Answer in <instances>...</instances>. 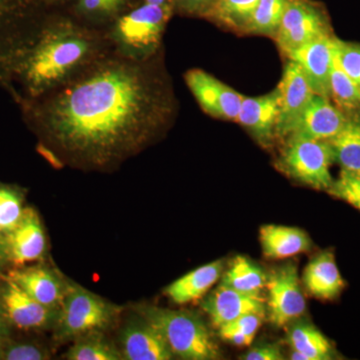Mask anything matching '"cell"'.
Masks as SVG:
<instances>
[{
	"instance_id": "obj_1",
	"label": "cell",
	"mask_w": 360,
	"mask_h": 360,
	"mask_svg": "<svg viewBox=\"0 0 360 360\" xmlns=\"http://www.w3.org/2000/svg\"><path fill=\"white\" fill-rule=\"evenodd\" d=\"M113 49L44 96L16 101L39 146L60 161L105 169L141 151L169 105L149 60Z\"/></svg>"
},
{
	"instance_id": "obj_2",
	"label": "cell",
	"mask_w": 360,
	"mask_h": 360,
	"mask_svg": "<svg viewBox=\"0 0 360 360\" xmlns=\"http://www.w3.org/2000/svg\"><path fill=\"white\" fill-rule=\"evenodd\" d=\"M108 37L70 20L41 21L13 75L14 101L60 86L108 51Z\"/></svg>"
},
{
	"instance_id": "obj_3",
	"label": "cell",
	"mask_w": 360,
	"mask_h": 360,
	"mask_svg": "<svg viewBox=\"0 0 360 360\" xmlns=\"http://www.w3.org/2000/svg\"><path fill=\"white\" fill-rule=\"evenodd\" d=\"M139 312L158 328L174 356L186 360L219 359V348L198 315L156 307H142Z\"/></svg>"
},
{
	"instance_id": "obj_4",
	"label": "cell",
	"mask_w": 360,
	"mask_h": 360,
	"mask_svg": "<svg viewBox=\"0 0 360 360\" xmlns=\"http://www.w3.org/2000/svg\"><path fill=\"white\" fill-rule=\"evenodd\" d=\"M174 4H144L116 20L108 39L115 51L127 58L146 60L155 54Z\"/></svg>"
},
{
	"instance_id": "obj_5",
	"label": "cell",
	"mask_w": 360,
	"mask_h": 360,
	"mask_svg": "<svg viewBox=\"0 0 360 360\" xmlns=\"http://www.w3.org/2000/svg\"><path fill=\"white\" fill-rule=\"evenodd\" d=\"M120 309L82 286L68 285L59 309L56 335L58 340H75L91 333H103L115 323Z\"/></svg>"
},
{
	"instance_id": "obj_6",
	"label": "cell",
	"mask_w": 360,
	"mask_h": 360,
	"mask_svg": "<svg viewBox=\"0 0 360 360\" xmlns=\"http://www.w3.org/2000/svg\"><path fill=\"white\" fill-rule=\"evenodd\" d=\"M333 150L328 141L307 137H286L278 165L281 172L305 186L328 191L335 179L330 167Z\"/></svg>"
},
{
	"instance_id": "obj_7",
	"label": "cell",
	"mask_w": 360,
	"mask_h": 360,
	"mask_svg": "<svg viewBox=\"0 0 360 360\" xmlns=\"http://www.w3.org/2000/svg\"><path fill=\"white\" fill-rule=\"evenodd\" d=\"M39 21L22 6L0 7V87L13 89V75L34 39Z\"/></svg>"
},
{
	"instance_id": "obj_8",
	"label": "cell",
	"mask_w": 360,
	"mask_h": 360,
	"mask_svg": "<svg viewBox=\"0 0 360 360\" xmlns=\"http://www.w3.org/2000/svg\"><path fill=\"white\" fill-rule=\"evenodd\" d=\"M331 33L326 9L314 0H288L276 39L285 56L302 45Z\"/></svg>"
},
{
	"instance_id": "obj_9",
	"label": "cell",
	"mask_w": 360,
	"mask_h": 360,
	"mask_svg": "<svg viewBox=\"0 0 360 360\" xmlns=\"http://www.w3.org/2000/svg\"><path fill=\"white\" fill-rule=\"evenodd\" d=\"M0 312L9 326L25 330L56 328L59 309L45 307L6 277L0 285Z\"/></svg>"
},
{
	"instance_id": "obj_10",
	"label": "cell",
	"mask_w": 360,
	"mask_h": 360,
	"mask_svg": "<svg viewBox=\"0 0 360 360\" xmlns=\"http://www.w3.org/2000/svg\"><path fill=\"white\" fill-rule=\"evenodd\" d=\"M266 286L267 310L272 326L283 328L305 311L307 302L295 264H286L274 270L267 279Z\"/></svg>"
},
{
	"instance_id": "obj_11",
	"label": "cell",
	"mask_w": 360,
	"mask_h": 360,
	"mask_svg": "<svg viewBox=\"0 0 360 360\" xmlns=\"http://www.w3.org/2000/svg\"><path fill=\"white\" fill-rule=\"evenodd\" d=\"M184 79L202 110L213 117L236 122L243 94L205 70H191Z\"/></svg>"
},
{
	"instance_id": "obj_12",
	"label": "cell",
	"mask_w": 360,
	"mask_h": 360,
	"mask_svg": "<svg viewBox=\"0 0 360 360\" xmlns=\"http://www.w3.org/2000/svg\"><path fill=\"white\" fill-rule=\"evenodd\" d=\"M335 39L331 33L322 35L286 56L302 70L314 94L328 98L335 65Z\"/></svg>"
},
{
	"instance_id": "obj_13",
	"label": "cell",
	"mask_w": 360,
	"mask_h": 360,
	"mask_svg": "<svg viewBox=\"0 0 360 360\" xmlns=\"http://www.w3.org/2000/svg\"><path fill=\"white\" fill-rule=\"evenodd\" d=\"M349 117L328 97L314 94L286 137L300 136L328 141L340 134Z\"/></svg>"
},
{
	"instance_id": "obj_14",
	"label": "cell",
	"mask_w": 360,
	"mask_h": 360,
	"mask_svg": "<svg viewBox=\"0 0 360 360\" xmlns=\"http://www.w3.org/2000/svg\"><path fill=\"white\" fill-rule=\"evenodd\" d=\"M276 89L279 105L276 137L286 139L296 120L315 94L302 70L291 60L286 63L283 77Z\"/></svg>"
},
{
	"instance_id": "obj_15",
	"label": "cell",
	"mask_w": 360,
	"mask_h": 360,
	"mask_svg": "<svg viewBox=\"0 0 360 360\" xmlns=\"http://www.w3.org/2000/svg\"><path fill=\"white\" fill-rule=\"evenodd\" d=\"M120 340L123 359L170 360L174 357L162 335L143 317L127 322Z\"/></svg>"
},
{
	"instance_id": "obj_16",
	"label": "cell",
	"mask_w": 360,
	"mask_h": 360,
	"mask_svg": "<svg viewBox=\"0 0 360 360\" xmlns=\"http://www.w3.org/2000/svg\"><path fill=\"white\" fill-rule=\"evenodd\" d=\"M201 305L213 326L217 328L251 312L265 316L267 310L262 295L240 292L221 283L203 300Z\"/></svg>"
},
{
	"instance_id": "obj_17",
	"label": "cell",
	"mask_w": 360,
	"mask_h": 360,
	"mask_svg": "<svg viewBox=\"0 0 360 360\" xmlns=\"http://www.w3.org/2000/svg\"><path fill=\"white\" fill-rule=\"evenodd\" d=\"M278 115V92L276 89L265 96L243 97L236 122L257 141L267 146L276 137Z\"/></svg>"
},
{
	"instance_id": "obj_18",
	"label": "cell",
	"mask_w": 360,
	"mask_h": 360,
	"mask_svg": "<svg viewBox=\"0 0 360 360\" xmlns=\"http://www.w3.org/2000/svg\"><path fill=\"white\" fill-rule=\"evenodd\" d=\"M6 238L9 262L20 266L40 259L46 250L44 227L32 208H25L22 219Z\"/></svg>"
},
{
	"instance_id": "obj_19",
	"label": "cell",
	"mask_w": 360,
	"mask_h": 360,
	"mask_svg": "<svg viewBox=\"0 0 360 360\" xmlns=\"http://www.w3.org/2000/svg\"><path fill=\"white\" fill-rule=\"evenodd\" d=\"M7 277L45 307L60 309L68 285L51 269L44 266L13 269Z\"/></svg>"
},
{
	"instance_id": "obj_20",
	"label": "cell",
	"mask_w": 360,
	"mask_h": 360,
	"mask_svg": "<svg viewBox=\"0 0 360 360\" xmlns=\"http://www.w3.org/2000/svg\"><path fill=\"white\" fill-rule=\"evenodd\" d=\"M302 281L309 295L321 300H335L345 286L335 255L329 250L310 260L303 272Z\"/></svg>"
},
{
	"instance_id": "obj_21",
	"label": "cell",
	"mask_w": 360,
	"mask_h": 360,
	"mask_svg": "<svg viewBox=\"0 0 360 360\" xmlns=\"http://www.w3.org/2000/svg\"><path fill=\"white\" fill-rule=\"evenodd\" d=\"M260 245L265 257L284 259L311 250L312 241L307 232L297 227L269 224L260 229Z\"/></svg>"
},
{
	"instance_id": "obj_22",
	"label": "cell",
	"mask_w": 360,
	"mask_h": 360,
	"mask_svg": "<svg viewBox=\"0 0 360 360\" xmlns=\"http://www.w3.org/2000/svg\"><path fill=\"white\" fill-rule=\"evenodd\" d=\"M224 271V262L217 260L193 270L167 288V295L175 304L200 300L217 283Z\"/></svg>"
},
{
	"instance_id": "obj_23",
	"label": "cell",
	"mask_w": 360,
	"mask_h": 360,
	"mask_svg": "<svg viewBox=\"0 0 360 360\" xmlns=\"http://www.w3.org/2000/svg\"><path fill=\"white\" fill-rule=\"evenodd\" d=\"M288 342L293 360H328L333 359L330 341L312 324L296 322L288 333Z\"/></svg>"
},
{
	"instance_id": "obj_24",
	"label": "cell",
	"mask_w": 360,
	"mask_h": 360,
	"mask_svg": "<svg viewBox=\"0 0 360 360\" xmlns=\"http://www.w3.org/2000/svg\"><path fill=\"white\" fill-rule=\"evenodd\" d=\"M269 277L262 267L248 257H238L222 277L221 284L248 295H262Z\"/></svg>"
},
{
	"instance_id": "obj_25",
	"label": "cell",
	"mask_w": 360,
	"mask_h": 360,
	"mask_svg": "<svg viewBox=\"0 0 360 360\" xmlns=\"http://www.w3.org/2000/svg\"><path fill=\"white\" fill-rule=\"evenodd\" d=\"M341 169L360 172V116H350L340 134L328 141Z\"/></svg>"
},
{
	"instance_id": "obj_26",
	"label": "cell",
	"mask_w": 360,
	"mask_h": 360,
	"mask_svg": "<svg viewBox=\"0 0 360 360\" xmlns=\"http://www.w3.org/2000/svg\"><path fill=\"white\" fill-rule=\"evenodd\" d=\"M259 0H217L201 18L245 32Z\"/></svg>"
},
{
	"instance_id": "obj_27",
	"label": "cell",
	"mask_w": 360,
	"mask_h": 360,
	"mask_svg": "<svg viewBox=\"0 0 360 360\" xmlns=\"http://www.w3.org/2000/svg\"><path fill=\"white\" fill-rule=\"evenodd\" d=\"M329 99L348 116H360V86L341 70L335 58L329 82Z\"/></svg>"
},
{
	"instance_id": "obj_28",
	"label": "cell",
	"mask_w": 360,
	"mask_h": 360,
	"mask_svg": "<svg viewBox=\"0 0 360 360\" xmlns=\"http://www.w3.org/2000/svg\"><path fill=\"white\" fill-rule=\"evenodd\" d=\"M70 360H120L122 354L103 333L78 338L65 355Z\"/></svg>"
},
{
	"instance_id": "obj_29",
	"label": "cell",
	"mask_w": 360,
	"mask_h": 360,
	"mask_svg": "<svg viewBox=\"0 0 360 360\" xmlns=\"http://www.w3.org/2000/svg\"><path fill=\"white\" fill-rule=\"evenodd\" d=\"M288 2V0H259L243 33L274 39Z\"/></svg>"
},
{
	"instance_id": "obj_30",
	"label": "cell",
	"mask_w": 360,
	"mask_h": 360,
	"mask_svg": "<svg viewBox=\"0 0 360 360\" xmlns=\"http://www.w3.org/2000/svg\"><path fill=\"white\" fill-rule=\"evenodd\" d=\"M23 202L20 188L0 184V233L7 236L20 224L25 212Z\"/></svg>"
},
{
	"instance_id": "obj_31",
	"label": "cell",
	"mask_w": 360,
	"mask_h": 360,
	"mask_svg": "<svg viewBox=\"0 0 360 360\" xmlns=\"http://www.w3.org/2000/svg\"><path fill=\"white\" fill-rule=\"evenodd\" d=\"M328 193L360 212V172L341 169Z\"/></svg>"
},
{
	"instance_id": "obj_32",
	"label": "cell",
	"mask_w": 360,
	"mask_h": 360,
	"mask_svg": "<svg viewBox=\"0 0 360 360\" xmlns=\"http://www.w3.org/2000/svg\"><path fill=\"white\" fill-rule=\"evenodd\" d=\"M335 58L341 70L360 86V44L335 37Z\"/></svg>"
},
{
	"instance_id": "obj_33",
	"label": "cell",
	"mask_w": 360,
	"mask_h": 360,
	"mask_svg": "<svg viewBox=\"0 0 360 360\" xmlns=\"http://www.w3.org/2000/svg\"><path fill=\"white\" fill-rule=\"evenodd\" d=\"M49 352L44 348L28 342L7 343L2 354L4 360H46L49 359Z\"/></svg>"
},
{
	"instance_id": "obj_34",
	"label": "cell",
	"mask_w": 360,
	"mask_h": 360,
	"mask_svg": "<svg viewBox=\"0 0 360 360\" xmlns=\"http://www.w3.org/2000/svg\"><path fill=\"white\" fill-rule=\"evenodd\" d=\"M127 0H78L80 13L90 18H108L120 11Z\"/></svg>"
},
{
	"instance_id": "obj_35",
	"label": "cell",
	"mask_w": 360,
	"mask_h": 360,
	"mask_svg": "<svg viewBox=\"0 0 360 360\" xmlns=\"http://www.w3.org/2000/svg\"><path fill=\"white\" fill-rule=\"evenodd\" d=\"M264 316V315L251 312V314L241 315V316L226 324L232 326V328H238L241 333L255 340V336L257 335L258 329L262 326Z\"/></svg>"
},
{
	"instance_id": "obj_36",
	"label": "cell",
	"mask_w": 360,
	"mask_h": 360,
	"mask_svg": "<svg viewBox=\"0 0 360 360\" xmlns=\"http://www.w3.org/2000/svg\"><path fill=\"white\" fill-rule=\"evenodd\" d=\"M217 0H172L174 8L186 15L202 16Z\"/></svg>"
},
{
	"instance_id": "obj_37",
	"label": "cell",
	"mask_w": 360,
	"mask_h": 360,
	"mask_svg": "<svg viewBox=\"0 0 360 360\" xmlns=\"http://www.w3.org/2000/svg\"><path fill=\"white\" fill-rule=\"evenodd\" d=\"M241 359L245 360H283L284 359L283 354L279 347L276 345H259L250 350L248 354L243 355Z\"/></svg>"
},
{
	"instance_id": "obj_38",
	"label": "cell",
	"mask_w": 360,
	"mask_h": 360,
	"mask_svg": "<svg viewBox=\"0 0 360 360\" xmlns=\"http://www.w3.org/2000/svg\"><path fill=\"white\" fill-rule=\"evenodd\" d=\"M219 329L220 338L227 341V342L236 345V347H250L251 343H252V338L241 333L238 328H232L229 324H224Z\"/></svg>"
},
{
	"instance_id": "obj_39",
	"label": "cell",
	"mask_w": 360,
	"mask_h": 360,
	"mask_svg": "<svg viewBox=\"0 0 360 360\" xmlns=\"http://www.w3.org/2000/svg\"><path fill=\"white\" fill-rule=\"evenodd\" d=\"M8 322H7L4 315L0 312V359H2L4 348H6L7 343H8Z\"/></svg>"
},
{
	"instance_id": "obj_40",
	"label": "cell",
	"mask_w": 360,
	"mask_h": 360,
	"mask_svg": "<svg viewBox=\"0 0 360 360\" xmlns=\"http://www.w3.org/2000/svg\"><path fill=\"white\" fill-rule=\"evenodd\" d=\"M9 262L8 248H7L6 236L0 233V271Z\"/></svg>"
},
{
	"instance_id": "obj_41",
	"label": "cell",
	"mask_w": 360,
	"mask_h": 360,
	"mask_svg": "<svg viewBox=\"0 0 360 360\" xmlns=\"http://www.w3.org/2000/svg\"><path fill=\"white\" fill-rule=\"evenodd\" d=\"M23 0H0V7H13L20 6Z\"/></svg>"
},
{
	"instance_id": "obj_42",
	"label": "cell",
	"mask_w": 360,
	"mask_h": 360,
	"mask_svg": "<svg viewBox=\"0 0 360 360\" xmlns=\"http://www.w3.org/2000/svg\"><path fill=\"white\" fill-rule=\"evenodd\" d=\"M146 4H165L167 2H172V0H146Z\"/></svg>"
}]
</instances>
